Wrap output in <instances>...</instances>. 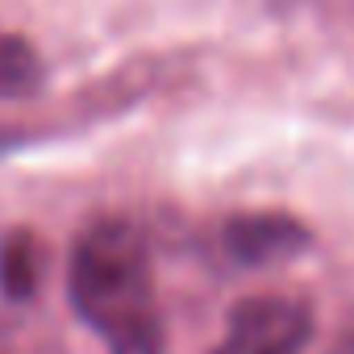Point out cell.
<instances>
[{"label": "cell", "mask_w": 354, "mask_h": 354, "mask_svg": "<svg viewBox=\"0 0 354 354\" xmlns=\"http://www.w3.org/2000/svg\"><path fill=\"white\" fill-rule=\"evenodd\" d=\"M329 354H354V313L342 321V329H337V337H333Z\"/></svg>", "instance_id": "cell-6"}, {"label": "cell", "mask_w": 354, "mask_h": 354, "mask_svg": "<svg viewBox=\"0 0 354 354\" xmlns=\"http://www.w3.org/2000/svg\"><path fill=\"white\" fill-rule=\"evenodd\" d=\"M313 337V308L296 296H250L230 308L213 354H300Z\"/></svg>", "instance_id": "cell-2"}, {"label": "cell", "mask_w": 354, "mask_h": 354, "mask_svg": "<svg viewBox=\"0 0 354 354\" xmlns=\"http://www.w3.org/2000/svg\"><path fill=\"white\" fill-rule=\"evenodd\" d=\"M42 267H46V254H42V242L34 234H9L5 246H0V288H5L13 300H30L42 283Z\"/></svg>", "instance_id": "cell-4"}, {"label": "cell", "mask_w": 354, "mask_h": 354, "mask_svg": "<svg viewBox=\"0 0 354 354\" xmlns=\"http://www.w3.org/2000/svg\"><path fill=\"white\" fill-rule=\"evenodd\" d=\"M221 242L238 267H271L308 246V225L292 213H234Z\"/></svg>", "instance_id": "cell-3"}, {"label": "cell", "mask_w": 354, "mask_h": 354, "mask_svg": "<svg viewBox=\"0 0 354 354\" xmlns=\"http://www.w3.org/2000/svg\"><path fill=\"white\" fill-rule=\"evenodd\" d=\"M71 304L109 354H162V304L146 238L117 217L92 221L71 250Z\"/></svg>", "instance_id": "cell-1"}, {"label": "cell", "mask_w": 354, "mask_h": 354, "mask_svg": "<svg viewBox=\"0 0 354 354\" xmlns=\"http://www.w3.org/2000/svg\"><path fill=\"white\" fill-rule=\"evenodd\" d=\"M42 80H46V71H42L38 50L26 38L0 30V100L34 96L42 88Z\"/></svg>", "instance_id": "cell-5"}]
</instances>
